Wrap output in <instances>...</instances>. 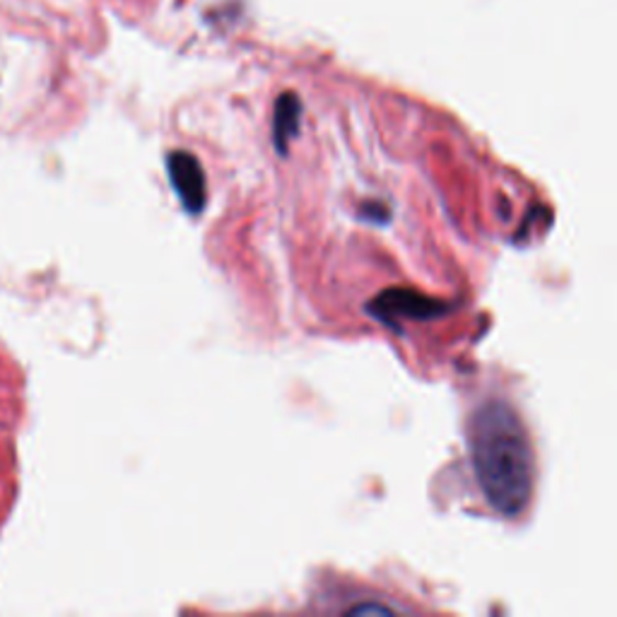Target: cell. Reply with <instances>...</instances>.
<instances>
[{
  "label": "cell",
  "instance_id": "cell-3",
  "mask_svg": "<svg viewBox=\"0 0 617 617\" xmlns=\"http://www.w3.org/2000/svg\"><path fill=\"white\" fill-rule=\"evenodd\" d=\"M369 314L377 316L384 324L399 328L401 318L408 321H425L437 318L444 314V302L429 300L425 294H417L413 290H389L369 304Z\"/></svg>",
  "mask_w": 617,
  "mask_h": 617
},
{
  "label": "cell",
  "instance_id": "cell-2",
  "mask_svg": "<svg viewBox=\"0 0 617 617\" xmlns=\"http://www.w3.org/2000/svg\"><path fill=\"white\" fill-rule=\"evenodd\" d=\"M167 175L169 183L175 189L179 203L183 205L189 215H201L207 203V183H205V171L199 162V157L177 150L167 155Z\"/></svg>",
  "mask_w": 617,
  "mask_h": 617
},
{
  "label": "cell",
  "instance_id": "cell-4",
  "mask_svg": "<svg viewBox=\"0 0 617 617\" xmlns=\"http://www.w3.org/2000/svg\"><path fill=\"white\" fill-rule=\"evenodd\" d=\"M300 116H302V102L298 100V94H282L276 104V116H273V141L280 155H285L288 141L298 135Z\"/></svg>",
  "mask_w": 617,
  "mask_h": 617
},
{
  "label": "cell",
  "instance_id": "cell-5",
  "mask_svg": "<svg viewBox=\"0 0 617 617\" xmlns=\"http://www.w3.org/2000/svg\"><path fill=\"white\" fill-rule=\"evenodd\" d=\"M399 608H389V606H367V603H362V606H355V608H348V613H396Z\"/></svg>",
  "mask_w": 617,
  "mask_h": 617
},
{
  "label": "cell",
  "instance_id": "cell-1",
  "mask_svg": "<svg viewBox=\"0 0 617 617\" xmlns=\"http://www.w3.org/2000/svg\"><path fill=\"white\" fill-rule=\"evenodd\" d=\"M471 453L490 507L504 516L521 514L534 495L536 463L528 431L509 403L480 405L471 419Z\"/></svg>",
  "mask_w": 617,
  "mask_h": 617
}]
</instances>
